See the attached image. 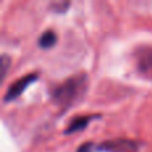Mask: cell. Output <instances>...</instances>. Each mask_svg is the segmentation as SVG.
Wrapping results in <instances>:
<instances>
[{"label": "cell", "instance_id": "8", "mask_svg": "<svg viewBox=\"0 0 152 152\" xmlns=\"http://www.w3.org/2000/svg\"><path fill=\"white\" fill-rule=\"evenodd\" d=\"M92 147H94V144H92V143H84V144H81L80 147L77 148V151H76V152H91Z\"/></svg>", "mask_w": 152, "mask_h": 152}, {"label": "cell", "instance_id": "1", "mask_svg": "<svg viewBox=\"0 0 152 152\" xmlns=\"http://www.w3.org/2000/svg\"><path fill=\"white\" fill-rule=\"evenodd\" d=\"M88 77L86 74H77L66 79L52 91V100L59 108L68 110L84 96Z\"/></svg>", "mask_w": 152, "mask_h": 152}, {"label": "cell", "instance_id": "7", "mask_svg": "<svg viewBox=\"0 0 152 152\" xmlns=\"http://www.w3.org/2000/svg\"><path fill=\"white\" fill-rule=\"evenodd\" d=\"M10 64H11L10 58H8L5 53L1 55V64H0V67H1V79H4L5 75H7V69H8V67H10Z\"/></svg>", "mask_w": 152, "mask_h": 152}, {"label": "cell", "instance_id": "5", "mask_svg": "<svg viewBox=\"0 0 152 152\" xmlns=\"http://www.w3.org/2000/svg\"><path fill=\"white\" fill-rule=\"evenodd\" d=\"M94 118L95 116L88 115V116H77V118L72 119V120L68 123L67 128H66V134L69 135V134H74V132H77V131L84 129Z\"/></svg>", "mask_w": 152, "mask_h": 152}, {"label": "cell", "instance_id": "6", "mask_svg": "<svg viewBox=\"0 0 152 152\" xmlns=\"http://www.w3.org/2000/svg\"><path fill=\"white\" fill-rule=\"evenodd\" d=\"M56 34L53 31H45L42 36L39 37V47L44 48V50H48V48L53 47L56 43Z\"/></svg>", "mask_w": 152, "mask_h": 152}, {"label": "cell", "instance_id": "2", "mask_svg": "<svg viewBox=\"0 0 152 152\" xmlns=\"http://www.w3.org/2000/svg\"><path fill=\"white\" fill-rule=\"evenodd\" d=\"M96 150L99 152H139V143L132 139H112L100 143Z\"/></svg>", "mask_w": 152, "mask_h": 152}, {"label": "cell", "instance_id": "4", "mask_svg": "<svg viewBox=\"0 0 152 152\" xmlns=\"http://www.w3.org/2000/svg\"><path fill=\"white\" fill-rule=\"evenodd\" d=\"M137 68L142 74L152 77V48L140 51L137 55Z\"/></svg>", "mask_w": 152, "mask_h": 152}, {"label": "cell", "instance_id": "3", "mask_svg": "<svg viewBox=\"0 0 152 152\" xmlns=\"http://www.w3.org/2000/svg\"><path fill=\"white\" fill-rule=\"evenodd\" d=\"M36 80H37V75L36 74H28V75L23 76V77L18 79L16 81H13L12 84H10L7 92H5L4 102H11V100L19 97L24 91H26L27 87H28L29 84L34 83V81H36Z\"/></svg>", "mask_w": 152, "mask_h": 152}]
</instances>
